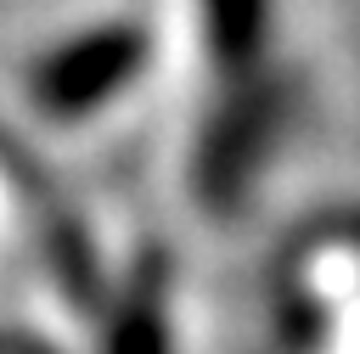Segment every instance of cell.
Masks as SVG:
<instances>
[{"instance_id":"1","label":"cell","mask_w":360,"mask_h":354,"mask_svg":"<svg viewBox=\"0 0 360 354\" xmlns=\"http://www.w3.org/2000/svg\"><path fill=\"white\" fill-rule=\"evenodd\" d=\"M135 39L118 28V34H90V39H68L51 51L45 73H39V90L51 101V112H90L96 90H124V79L135 73Z\"/></svg>"}]
</instances>
